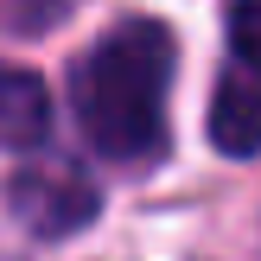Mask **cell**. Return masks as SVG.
I'll return each instance as SVG.
<instances>
[{"label": "cell", "instance_id": "1", "mask_svg": "<svg viewBox=\"0 0 261 261\" xmlns=\"http://www.w3.org/2000/svg\"><path fill=\"white\" fill-rule=\"evenodd\" d=\"M178 45L160 19H121L83 51L70 76V109L102 160H153L166 140V89Z\"/></svg>", "mask_w": 261, "mask_h": 261}, {"label": "cell", "instance_id": "2", "mask_svg": "<svg viewBox=\"0 0 261 261\" xmlns=\"http://www.w3.org/2000/svg\"><path fill=\"white\" fill-rule=\"evenodd\" d=\"M13 211L32 229L58 236V229H76V223L96 217V191H89L70 166H38V172H25L19 185H13Z\"/></svg>", "mask_w": 261, "mask_h": 261}, {"label": "cell", "instance_id": "3", "mask_svg": "<svg viewBox=\"0 0 261 261\" xmlns=\"http://www.w3.org/2000/svg\"><path fill=\"white\" fill-rule=\"evenodd\" d=\"M211 147L229 160L261 153V70H249V64L223 70V83L211 96Z\"/></svg>", "mask_w": 261, "mask_h": 261}, {"label": "cell", "instance_id": "4", "mask_svg": "<svg viewBox=\"0 0 261 261\" xmlns=\"http://www.w3.org/2000/svg\"><path fill=\"white\" fill-rule=\"evenodd\" d=\"M51 121L45 83L19 64H0V147H38Z\"/></svg>", "mask_w": 261, "mask_h": 261}, {"label": "cell", "instance_id": "5", "mask_svg": "<svg viewBox=\"0 0 261 261\" xmlns=\"http://www.w3.org/2000/svg\"><path fill=\"white\" fill-rule=\"evenodd\" d=\"M229 38H236V64L261 70V0H236L229 7Z\"/></svg>", "mask_w": 261, "mask_h": 261}, {"label": "cell", "instance_id": "6", "mask_svg": "<svg viewBox=\"0 0 261 261\" xmlns=\"http://www.w3.org/2000/svg\"><path fill=\"white\" fill-rule=\"evenodd\" d=\"M70 7L76 0H0V19L19 25V32H45V25H58Z\"/></svg>", "mask_w": 261, "mask_h": 261}]
</instances>
